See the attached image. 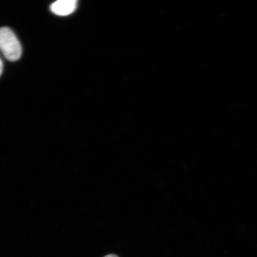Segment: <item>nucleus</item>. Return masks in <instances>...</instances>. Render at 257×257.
<instances>
[{
    "instance_id": "obj_1",
    "label": "nucleus",
    "mask_w": 257,
    "mask_h": 257,
    "mask_svg": "<svg viewBox=\"0 0 257 257\" xmlns=\"http://www.w3.org/2000/svg\"><path fill=\"white\" fill-rule=\"evenodd\" d=\"M0 51L9 61L15 62L22 56V47L20 42L11 29L6 27L0 28Z\"/></svg>"
},
{
    "instance_id": "obj_2",
    "label": "nucleus",
    "mask_w": 257,
    "mask_h": 257,
    "mask_svg": "<svg viewBox=\"0 0 257 257\" xmlns=\"http://www.w3.org/2000/svg\"><path fill=\"white\" fill-rule=\"evenodd\" d=\"M76 7V0H59L50 6V10L57 15L67 16L72 14Z\"/></svg>"
},
{
    "instance_id": "obj_3",
    "label": "nucleus",
    "mask_w": 257,
    "mask_h": 257,
    "mask_svg": "<svg viewBox=\"0 0 257 257\" xmlns=\"http://www.w3.org/2000/svg\"><path fill=\"white\" fill-rule=\"evenodd\" d=\"M3 70V63L1 58H0V76H1Z\"/></svg>"
},
{
    "instance_id": "obj_4",
    "label": "nucleus",
    "mask_w": 257,
    "mask_h": 257,
    "mask_svg": "<svg viewBox=\"0 0 257 257\" xmlns=\"http://www.w3.org/2000/svg\"><path fill=\"white\" fill-rule=\"evenodd\" d=\"M104 257H118V256L114 254H109V255H106Z\"/></svg>"
}]
</instances>
